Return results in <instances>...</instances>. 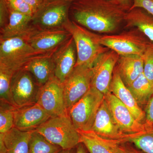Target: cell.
Listing matches in <instances>:
<instances>
[{
  "instance_id": "1",
  "label": "cell",
  "mask_w": 153,
  "mask_h": 153,
  "mask_svg": "<svg viewBox=\"0 0 153 153\" xmlns=\"http://www.w3.org/2000/svg\"><path fill=\"white\" fill-rule=\"evenodd\" d=\"M127 12L120 5L106 0H76L71 3L69 18L91 32L112 34L124 24Z\"/></svg>"
},
{
  "instance_id": "2",
  "label": "cell",
  "mask_w": 153,
  "mask_h": 153,
  "mask_svg": "<svg viewBox=\"0 0 153 153\" xmlns=\"http://www.w3.org/2000/svg\"><path fill=\"white\" fill-rule=\"evenodd\" d=\"M55 51L50 53L38 52L22 36L0 38V69L14 74L25 68L32 60L52 55Z\"/></svg>"
},
{
  "instance_id": "3",
  "label": "cell",
  "mask_w": 153,
  "mask_h": 153,
  "mask_svg": "<svg viewBox=\"0 0 153 153\" xmlns=\"http://www.w3.org/2000/svg\"><path fill=\"white\" fill-rule=\"evenodd\" d=\"M63 27L74 39L77 55L76 65L92 67L98 57L110 49L99 42V34L87 30L70 19L64 24Z\"/></svg>"
},
{
  "instance_id": "4",
  "label": "cell",
  "mask_w": 153,
  "mask_h": 153,
  "mask_svg": "<svg viewBox=\"0 0 153 153\" xmlns=\"http://www.w3.org/2000/svg\"><path fill=\"white\" fill-rule=\"evenodd\" d=\"M36 130L63 150L75 149L80 143L79 132L68 114L50 117Z\"/></svg>"
},
{
  "instance_id": "5",
  "label": "cell",
  "mask_w": 153,
  "mask_h": 153,
  "mask_svg": "<svg viewBox=\"0 0 153 153\" xmlns=\"http://www.w3.org/2000/svg\"><path fill=\"white\" fill-rule=\"evenodd\" d=\"M127 29L117 34L99 35V42L120 55L142 56L151 41L138 28Z\"/></svg>"
},
{
  "instance_id": "6",
  "label": "cell",
  "mask_w": 153,
  "mask_h": 153,
  "mask_svg": "<svg viewBox=\"0 0 153 153\" xmlns=\"http://www.w3.org/2000/svg\"><path fill=\"white\" fill-rule=\"evenodd\" d=\"M104 99L103 94L91 86L86 94L68 110L67 114L77 130H91Z\"/></svg>"
},
{
  "instance_id": "7",
  "label": "cell",
  "mask_w": 153,
  "mask_h": 153,
  "mask_svg": "<svg viewBox=\"0 0 153 153\" xmlns=\"http://www.w3.org/2000/svg\"><path fill=\"white\" fill-rule=\"evenodd\" d=\"M71 3L66 0H43L32 17L31 25L40 29L63 27L69 19Z\"/></svg>"
},
{
  "instance_id": "8",
  "label": "cell",
  "mask_w": 153,
  "mask_h": 153,
  "mask_svg": "<svg viewBox=\"0 0 153 153\" xmlns=\"http://www.w3.org/2000/svg\"><path fill=\"white\" fill-rule=\"evenodd\" d=\"M71 36L63 27L40 29L31 25L29 31L22 37L36 51L50 53L56 51Z\"/></svg>"
},
{
  "instance_id": "9",
  "label": "cell",
  "mask_w": 153,
  "mask_h": 153,
  "mask_svg": "<svg viewBox=\"0 0 153 153\" xmlns=\"http://www.w3.org/2000/svg\"><path fill=\"white\" fill-rule=\"evenodd\" d=\"M92 77V67L75 65L71 74L63 83L67 112L90 89Z\"/></svg>"
},
{
  "instance_id": "10",
  "label": "cell",
  "mask_w": 153,
  "mask_h": 153,
  "mask_svg": "<svg viewBox=\"0 0 153 153\" xmlns=\"http://www.w3.org/2000/svg\"><path fill=\"white\" fill-rule=\"evenodd\" d=\"M40 87L34 76L25 68L15 72L11 80V91L17 107L36 103Z\"/></svg>"
},
{
  "instance_id": "11",
  "label": "cell",
  "mask_w": 153,
  "mask_h": 153,
  "mask_svg": "<svg viewBox=\"0 0 153 153\" xmlns=\"http://www.w3.org/2000/svg\"><path fill=\"white\" fill-rule=\"evenodd\" d=\"M37 103L51 117L67 114L63 83L55 76L41 86Z\"/></svg>"
},
{
  "instance_id": "12",
  "label": "cell",
  "mask_w": 153,
  "mask_h": 153,
  "mask_svg": "<svg viewBox=\"0 0 153 153\" xmlns=\"http://www.w3.org/2000/svg\"><path fill=\"white\" fill-rule=\"evenodd\" d=\"M120 55L109 49L98 57L92 67L91 86L104 95L111 92L110 85Z\"/></svg>"
},
{
  "instance_id": "13",
  "label": "cell",
  "mask_w": 153,
  "mask_h": 153,
  "mask_svg": "<svg viewBox=\"0 0 153 153\" xmlns=\"http://www.w3.org/2000/svg\"><path fill=\"white\" fill-rule=\"evenodd\" d=\"M116 123L125 134H134L144 131L146 126L136 119L129 110L111 92L105 95Z\"/></svg>"
},
{
  "instance_id": "14",
  "label": "cell",
  "mask_w": 153,
  "mask_h": 153,
  "mask_svg": "<svg viewBox=\"0 0 153 153\" xmlns=\"http://www.w3.org/2000/svg\"><path fill=\"white\" fill-rule=\"evenodd\" d=\"M51 117L36 102L16 108L14 112V127L23 131H33Z\"/></svg>"
},
{
  "instance_id": "15",
  "label": "cell",
  "mask_w": 153,
  "mask_h": 153,
  "mask_svg": "<svg viewBox=\"0 0 153 153\" xmlns=\"http://www.w3.org/2000/svg\"><path fill=\"white\" fill-rule=\"evenodd\" d=\"M52 58L55 65V76L63 83L76 64V48L72 36L57 48Z\"/></svg>"
},
{
  "instance_id": "16",
  "label": "cell",
  "mask_w": 153,
  "mask_h": 153,
  "mask_svg": "<svg viewBox=\"0 0 153 153\" xmlns=\"http://www.w3.org/2000/svg\"><path fill=\"white\" fill-rule=\"evenodd\" d=\"M91 131L102 138L111 140H120L126 134L116 123L105 99L97 114Z\"/></svg>"
},
{
  "instance_id": "17",
  "label": "cell",
  "mask_w": 153,
  "mask_h": 153,
  "mask_svg": "<svg viewBox=\"0 0 153 153\" xmlns=\"http://www.w3.org/2000/svg\"><path fill=\"white\" fill-rule=\"evenodd\" d=\"M110 91L129 110L138 121L145 124V111L139 105L131 92L124 83L116 66L111 83Z\"/></svg>"
},
{
  "instance_id": "18",
  "label": "cell",
  "mask_w": 153,
  "mask_h": 153,
  "mask_svg": "<svg viewBox=\"0 0 153 153\" xmlns=\"http://www.w3.org/2000/svg\"><path fill=\"white\" fill-rule=\"evenodd\" d=\"M116 67L122 80L127 87L143 73V59L140 55H120Z\"/></svg>"
},
{
  "instance_id": "19",
  "label": "cell",
  "mask_w": 153,
  "mask_h": 153,
  "mask_svg": "<svg viewBox=\"0 0 153 153\" xmlns=\"http://www.w3.org/2000/svg\"><path fill=\"white\" fill-rule=\"evenodd\" d=\"M8 10V22L4 28L1 29L0 38L6 39L24 36L31 27L33 16L10 9Z\"/></svg>"
},
{
  "instance_id": "20",
  "label": "cell",
  "mask_w": 153,
  "mask_h": 153,
  "mask_svg": "<svg viewBox=\"0 0 153 153\" xmlns=\"http://www.w3.org/2000/svg\"><path fill=\"white\" fill-rule=\"evenodd\" d=\"M53 55L36 58L24 68L32 74L40 86L55 76V65L52 58Z\"/></svg>"
},
{
  "instance_id": "21",
  "label": "cell",
  "mask_w": 153,
  "mask_h": 153,
  "mask_svg": "<svg viewBox=\"0 0 153 153\" xmlns=\"http://www.w3.org/2000/svg\"><path fill=\"white\" fill-rule=\"evenodd\" d=\"M125 29L138 28L151 41H153V16L144 9L137 7L130 10L125 19Z\"/></svg>"
},
{
  "instance_id": "22",
  "label": "cell",
  "mask_w": 153,
  "mask_h": 153,
  "mask_svg": "<svg viewBox=\"0 0 153 153\" xmlns=\"http://www.w3.org/2000/svg\"><path fill=\"white\" fill-rule=\"evenodd\" d=\"M31 133L13 127L4 134V142L7 149L6 153H29Z\"/></svg>"
},
{
  "instance_id": "23",
  "label": "cell",
  "mask_w": 153,
  "mask_h": 153,
  "mask_svg": "<svg viewBox=\"0 0 153 153\" xmlns=\"http://www.w3.org/2000/svg\"><path fill=\"white\" fill-rule=\"evenodd\" d=\"M127 87L141 107L142 106H146L153 96V84L145 76L143 73Z\"/></svg>"
},
{
  "instance_id": "24",
  "label": "cell",
  "mask_w": 153,
  "mask_h": 153,
  "mask_svg": "<svg viewBox=\"0 0 153 153\" xmlns=\"http://www.w3.org/2000/svg\"><path fill=\"white\" fill-rule=\"evenodd\" d=\"M80 143L85 146L89 153H114L106 140L99 136L94 132L78 131Z\"/></svg>"
},
{
  "instance_id": "25",
  "label": "cell",
  "mask_w": 153,
  "mask_h": 153,
  "mask_svg": "<svg viewBox=\"0 0 153 153\" xmlns=\"http://www.w3.org/2000/svg\"><path fill=\"white\" fill-rule=\"evenodd\" d=\"M114 141L120 143H131L143 152L153 153V129L146 130L136 134H126L122 139Z\"/></svg>"
},
{
  "instance_id": "26",
  "label": "cell",
  "mask_w": 153,
  "mask_h": 153,
  "mask_svg": "<svg viewBox=\"0 0 153 153\" xmlns=\"http://www.w3.org/2000/svg\"><path fill=\"white\" fill-rule=\"evenodd\" d=\"M62 148L53 144L36 130L31 133L29 153H61Z\"/></svg>"
},
{
  "instance_id": "27",
  "label": "cell",
  "mask_w": 153,
  "mask_h": 153,
  "mask_svg": "<svg viewBox=\"0 0 153 153\" xmlns=\"http://www.w3.org/2000/svg\"><path fill=\"white\" fill-rule=\"evenodd\" d=\"M16 107L7 102H0V133L6 134L14 127Z\"/></svg>"
},
{
  "instance_id": "28",
  "label": "cell",
  "mask_w": 153,
  "mask_h": 153,
  "mask_svg": "<svg viewBox=\"0 0 153 153\" xmlns=\"http://www.w3.org/2000/svg\"><path fill=\"white\" fill-rule=\"evenodd\" d=\"M13 74L10 71L0 69V100L17 108L11 91V80Z\"/></svg>"
},
{
  "instance_id": "29",
  "label": "cell",
  "mask_w": 153,
  "mask_h": 153,
  "mask_svg": "<svg viewBox=\"0 0 153 153\" xmlns=\"http://www.w3.org/2000/svg\"><path fill=\"white\" fill-rule=\"evenodd\" d=\"M144 61L143 74L153 84V41H151L142 55Z\"/></svg>"
},
{
  "instance_id": "30",
  "label": "cell",
  "mask_w": 153,
  "mask_h": 153,
  "mask_svg": "<svg viewBox=\"0 0 153 153\" xmlns=\"http://www.w3.org/2000/svg\"><path fill=\"white\" fill-rule=\"evenodd\" d=\"M6 1L8 8L33 16L34 11L24 0H6Z\"/></svg>"
},
{
  "instance_id": "31",
  "label": "cell",
  "mask_w": 153,
  "mask_h": 153,
  "mask_svg": "<svg viewBox=\"0 0 153 153\" xmlns=\"http://www.w3.org/2000/svg\"><path fill=\"white\" fill-rule=\"evenodd\" d=\"M106 140L114 153H143L131 147L125 145V143H116L111 140Z\"/></svg>"
},
{
  "instance_id": "32",
  "label": "cell",
  "mask_w": 153,
  "mask_h": 153,
  "mask_svg": "<svg viewBox=\"0 0 153 153\" xmlns=\"http://www.w3.org/2000/svg\"><path fill=\"white\" fill-rule=\"evenodd\" d=\"M146 130L153 129V95L145 107Z\"/></svg>"
},
{
  "instance_id": "33",
  "label": "cell",
  "mask_w": 153,
  "mask_h": 153,
  "mask_svg": "<svg viewBox=\"0 0 153 153\" xmlns=\"http://www.w3.org/2000/svg\"><path fill=\"white\" fill-rule=\"evenodd\" d=\"M9 12L6 0H0V23L1 29L4 28L9 21Z\"/></svg>"
},
{
  "instance_id": "34",
  "label": "cell",
  "mask_w": 153,
  "mask_h": 153,
  "mask_svg": "<svg viewBox=\"0 0 153 153\" xmlns=\"http://www.w3.org/2000/svg\"><path fill=\"white\" fill-rule=\"evenodd\" d=\"M137 7L144 9L153 16V0H133V4L130 10Z\"/></svg>"
},
{
  "instance_id": "35",
  "label": "cell",
  "mask_w": 153,
  "mask_h": 153,
  "mask_svg": "<svg viewBox=\"0 0 153 153\" xmlns=\"http://www.w3.org/2000/svg\"><path fill=\"white\" fill-rule=\"evenodd\" d=\"M24 1L32 8L34 11V13L39 8L43 2V0H24Z\"/></svg>"
},
{
  "instance_id": "36",
  "label": "cell",
  "mask_w": 153,
  "mask_h": 153,
  "mask_svg": "<svg viewBox=\"0 0 153 153\" xmlns=\"http://www.w3.org/2000/svg\"><path fill=\"white\" fill-rule=\"evenodd\" d=\"M118 4L123 7L128 12L133 4V0H116Z\"/></svg>"
},
{
  "instance_id": "37",
  "label": "cell",
  "mask_w": 153,
  "mask_h": 153,
  "mask_svg": "<svg viewBox=\"0 0 153 153\" xmlns=\"http://www.w3.org/2000/svg\"><path fill=\"white\" fill-rule=\"evenodd\" d=\"M4 134L0 133V153H6L7 149L4 140Z\"/></svg>"
},
{
  "instance_id": "38",
  "label": "cell",
  "mask_w": 153,
  "mask_h": 153,
  "mask_svg": "<svg viewBox=\"0 0 153 153\" xmlns=\"http://www.w3.org/2000/svg\"><path fill=\"white\" fill-rule=\"evenodd\" d=\"M75 153H87L85 150V147L82 143H80L76 147Z\"/></svg>"
},
{
  "instance_id": "39",
  "label": "cell",
  "mask_w": 153,
  "mask_h": 153,
  "mask_svg": "<svg viewBox=\"0 0 153 153\" xmlns=\"http://www.w3.org/2000/svg\"><path fill=\"white\" fill-rule=\"evenodd\" d=\"M76 151H74V149H72L66 150H63L61 153H75Z\"/></svg>"
},
{
  "instance_id": "40",
  "label": "cell",
  "mask_w": 153,
  "mask_h": 153,
  "mask_svg": "<svg viewBox=\"0 0 153 153\" xmlns=\"http://www.w3.org/2000/svg\"><path fill=\"white\" fill-rule=\"evenodd\" d=\"M106 1H109L117 3L116 0H106Z\"/></svg>"
},
{
  "instance_id": "41",
  "label": "cell",
  "mask_w": 153,
  "mask_h": 153,
  "mask_svg": "<svg viewBox=\"0 0 153 153\" xmlns=\"http://www.w3.org/2000/svg\"><path fill=\"white\" fill-rule=\"evenodd\" d=\"M66 1H67L70 2H72L76 1V0H66Z\"/></svg>"
}]
</instances>
